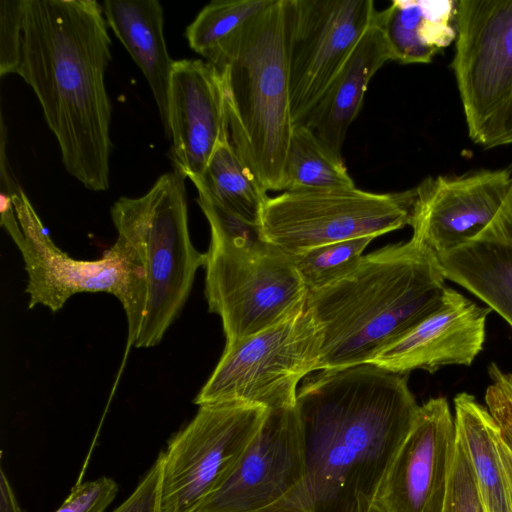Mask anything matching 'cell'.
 Masks as SVG:
<instances>
[{"instance_id": "52a82bcc", "label": "cell", "mask_w": 512, "mask_h": 512, "mask_svg": "<svg viewBox=\"0 0 512 512\" xmlns=\"http://www.w3.org/2000/svg\"><path fill=\"white\" fill-rule=\"evenodd\" d=\"M416 189L374 193L355 187L284 191L262 210V238L289 255L410 225Z\"/></svg>"}, {"instance_id": "30bf717a", "label": "cell", "mask_w": 512, "mask_h": 512, "mask_svg": "<svg viewBox=\"0 0 512 512\" xmlns=\"http://www.w3.org/2000/svg\"><path fill=\"white\" fill-rule=\"evenodd\" d=\"M194 512H314L296 405L268 410L232 472Z\"/></svg>"}, {"instance_id": "7402d4cb", "label": "cell", "mask_w": 512, "mask_h": 512, "mask_svg": "<svg viewBox=\"0 0 512 512\" xmlns=\"http://www.w3.org/2000/svg\"><path fill=\"white\" fill-rule=\"evenodd\" d=\"M454 408L455 429L464 443L487 512H511L495 420L487 407L466 392L454 397Z\"/></svg>"}, {"instance_id": "5bb4252c", "label": "cell", "mask_w": 512, "mask_h": 512, "mask_svg": "<svg viewBox=\"0 0 512 512\" xmlns=\"http://www.w3.org/2000/svg\"><path fill=\"white\" fill-rule=\"evenodd\" d=\"M455 440L447 399L430 398L420 405L373 505L383 512H444Z\"/></svg>"}, {"instance_id": "836d02e7", "label": "cell", "mask_w": 512, "mask_h": 512, "mask_svg": "<svg viewBox=\"0 0 512 512\" xmlns=\"http://www.w3.org/2000/svg\"><path fill=\"white\" fill-rule=\"evenodd\" d=\"M369 512H383L381 511L380 509H378L377 507H375L374 505L371 507V509L369 510Z\"/></svg>"}, {"instance_id": "83f0119b", "label": "cell", "mask_w": 512, "mask_h": 512, "mask_svg": "<svg viewBox=\"0 0 512 512\" xmlns=\"http://www.w3.org/2000/svg\"><path fill=\"white\" fill-rule=\"evenodd\" d=\"M24 0L0 1V75L16 73L21 62Z\"/></svg>"}, {"instance_id": "44dd1931", "label": "cell", "mask_w": 512, "mask_h": 512, "mask_svg": "<svg viewBox=\"0 0 512 512\" xmlns=\"http://www.w3.org/2000/svg\"><path fill=\"white\" fill-rule=\"evenodd\" d=\"M457 0H394L378 12L393 55L403 64H428L456 39Z\"/></svg>"}, {"instance_id": "ba28073f", "label": "cell", "mask_w": 512, "mask_h": 512, "mask_svg": "<svg viewBox=\"0 0 512 512\" xmlns=\"http://www.w3.org/2000/svg\"><path fill=\"white\" fill-rule=\"evenodd\" d=\"M319 348L317 326L304 309L276 326L225 345L194 403H239L268 410L294 406L298 383L317 371Z\"/></svg>"}, {"instance_id": "f546056e", "label": "cell", "mask_w": 512, "mask_h": 512, "mask_svg": "<svg viewBox=\"0 0 512 512\" xmlns=\"http://www.w3.org/2000/svg\"><path fill=\"white\" fill-rule=\"evenodd\" d=\"M162 452L132 494L113 512H161Z\"/></svg>"}, {"instance_id": "603a6c76", "label": "cell", "mask_w": 512, "mask_h": 512, "mask_svg": "<svg viewBox=\"0 0 512 512\" xmlns=\"http://www.w3.org/2000/svg\"><path fill=\"white\" fill-rule=\"evenodd\" d=\"M199 181L213 199L246 223L259 227L267 190L235 151L230 136L215 149Z\"/></svg>"}, {"instance_id": "4316f807", "label": "cell", "mask_w": 512, "mask_h": 512, "mask_svg": "<svg viewBox=\"0 0 512 512\" xmlns=\"http://www.w3.org/2000/svg\"><path fill=\"white\" fill-rule=\"evenodd\" d=\"M444 512H487L473 467L457 431L455 457Z\"/></svg>"}, {"instance_id": "4dcf8cb0", "label": "cell", "mask_w": 512, "mask_h": 512, "mask_svg": "<svg viewBox=\"0 0 512 512\" xmlns=\"http://www.w3.org/2000/svg\"><path fill=\"white\" fill-rule=\"evenodd\" d=\"M476 144L484 148L512 144V96L489 120Z\"/></svg>"}, {"instance_id": "7a4b0ae2", "label": "cell", "mask_w": 512, "mask_h": 512, "mask_svg": "<svg viewBox=\"0 0 512 512\" xmlns=\"http://www.w3.org/2000/svg\"><path fill=\"white\" fill-rule=\"evenodd\" d=\"M112 60L102 6L95 0H24L21 62L67 172L85 188L110 185Z\"/></svg>"}, {"instance_id": "277c9868", "label": "cell", "mask_w": 512, "mask_h": 512, "mask_svg": "<svg viewBox=\"0 0 512 512\" xmlns=\"http://www.w3.org/2000/svg\"><path fill=\"white\" fill-rule=\"evenodd\" d=\"M117 231L112 248L123 270L121 302L129 347L157 345L178 317L206 253L193 245L188 229L185 177L161 175L136 198L120 197L111 207Z\"/></svg>"}, {"instance_id": "d4e9b609", "label": "cell", "mask_w": 512, "mask_h": 512, "mask_svg": "<svg viewBox=\"0 0 512 512\" xmlns=\"http://www.w3.org/2000/svg\"><path fill=\"white\" fill-rule=\"evenodd\" d=\"M271 1H211L186 29L185 36L190 48L207 60L225 40Z\"/></svg>"}, {"instance_id": "7c38bea8", "label": "cell", "mask_w": 512, "mask_h": 512, "mask_svg": "<svg viewBox=\"0 0 512 512\" xmlns=\"http://www.w3.org/2000/svg\"><path fill=\"white\" fill-rule=\"evenodd\" d=\"M377 12L372 0H292L288 58L294 125L321 99Z\"/></svg>"}, {"instance_id": "8fae6325", "label": "cell", "mask_w": 512, "mask_h": 512, "mask_svg": "<svg viewBox=\"0 0 512 512\" xmlns=\"http://www.w3.org/2000/svg\"><path fill=\"white\" fill-rule=\"evenodd\" d=\"M1 226L18 247L28 275V307L42 305L59 311L67 300L82 292L122 295V263L111 247L96 260H77L59 249L12 176H1Z\"/></svg>"}, {"instance_id": "9c48e42d", "label": "cell", "mask_w": 512, "mask_h": 512, "mask_svg": "<svg viewBox=\"0 0 512 512\" xmlns=\"http://www.w3.org/2000/svg\"><path fill=\"white\" fill-rule=\"evenodd\" d=\"M267 415L248 404L199 406L162 451L161 512L196 511L232 472Z\"/></svg>"}, {"instance_id": "6da1fadb", "label": "cell", "mask_w": 512, "mask_h": 512, "mask_svg": "<svg viewBox=\"0 0 512 512\" xmlns=\"http://www.w3.org/2000/svg\"><path fill=\"white\" fill-rule=\"evenodd\" d=\"M419 406L407 374L371 363L305 378L296 408L314 512H369Z\"/></svg>"}, {"instance_id": "d6986e66", "label": "cell", "mask_w": 512, "mask_h": 512, "mask_svg": "<svg viewBox=\"0 0 512 512\" xmlns=\"http://www.w3.org/2000/svg\"><path fill=\"white\" fill-rule=\"evenodd\" d=\"M377 14L303 122L338 155L348 128L362 107L369 82L386 62L393 61Z\"/></svg>"}, {"instance_id": "5b68a950", "label": "cell", "mask_w": 512, "mask_h": 512, "mask_svg": "<svg viewBox=\"0 0 512 512\" xmlns=\"http://www.w3.org/2000/svg\"><path fill=\"white\" fill-rule=\"evenodd\" d=\"M292 0H272L206 60L221 73L230 141L267 190L282 191L294 122L289 87Z\"/></svg>"}, {"instance_id": "2e32d148", "label": "cell", "mask_w": 512, "mask_h": 512, "mask_svg": "<svg viewBox=\"0 0 512 512\" xmlns=\"http://www.w3.org/2000/svg\"><path fill=\"white\" fill-rule=\"evenodd\" d=\"M229 135L220 71L202 59L175 61L169 89V138L175 171L200 178L218 144Z\"/></svg>"}, {"instance_id": "e0dca14e", "label": "cell", "mask_w": 512, "mask_h": 512, "mask_svg": "<svg viewBox=\"0 0 512 512\" xmlns=\"http://www.w3.org/2000/svg\"><path fill=\"white\" fill-rule=\"evenodd\" d=\"M491 311L446 287L440 304L429 315L369 363L407 375L416 369L434 373L444 366H469L483 348Z\"/></svg>"}, {"instance_id": "f1b7e54d", "label": "cell", "mask_w": 512, "mask_h": 512, "mask_svg": "<svg viewBox=\"0 0 512 512\" xmlns=\"http://www.w3.org/2000/svg\"><path fill=\"white\" fill-rule=\"evenodd\" d=\"M117 492L118 484L106 476L78 483L55 512H104Z\"/></svg>"}, {"instance_id": "d6a6232c", "label": "cell", "mask_w": 512, "mask_h": 512, "mask_svg": "<svg viewBox=\"0 0 512 512\" xmlns=\"http://www.w3.org/2000/svg\"><path fill=\"white\" fill-rule=\"evenodd\" d=\"M496 442H497L498 451L500 454L501 462H502L505 477H506L509 499H510V509L512 512V452L502 442V440L499 436V430H498Z\"/></svg>"}, {"instance_id": "1f68e13d", "label": "cell", "mask_w": 512, "mask_h": 512, "mask_svg": "<svg viewBox=\"0 0 512 512\" xmlns=\"http://www.w3.org/2000/svg\"><path fill=\"white\" fill-rule=\"evenodd\" d=\"M0 492V512H24L2 468L0 471Z\"/></svg>"}, {"instance_id": "8992f818", "label": "cell", "mask_w": 512, "mask_h": 512, "mask_svg": "<svg viewBox=\"0 0 512 512\" xmlns=\"http://www.w3.org/2000/svg\"><path fill=\"white\" fill-rule=\"evenodd\" d=\"M205 297L231 345L305 309L308 290L291 255L261 238L211 230Z\"/></svg>"}, {"instance_id": "9a60e30c", "label": "cell", "mask_w": 512, "mask_h": 512, "mask_svg": "<svg viewBox=\"0 0 512 512\" xmlns=\"http://www.w3.org/2000/svg\"><path fill=\"white\" fill-rule=\"evenodd\" d=\"M511 185L509 167L426 178L415 187L412 239L436 257L459 248L491 223Z\"/></svg>"}, {"instance_id": "484cf974", "label": "cell", "mask_w": 512, "mask_h": 512, "mask_svg": "<svg viewBox=\"0 0 512 512\" xmlns=\"http://www.w3.org/2000/svg\"><path fill=\"white\" fill-rule=\"evenodd\" d=\"M374 237H358L314 247L292 255L308 292L322 288L349 272Z\"/></svg>"}, {"instance_id": "ac0fdd59", "label": "cell", "mask_w": 512, "mask_h": 512, "mask_svg": "<svg viewBox=\"0 0 512 512\" xmlns=\"http://www.w3.org/2000/svg\"><path fill=\"white\" fill-rule=\"evenodd\" d=\"M437 259L445 279L470 291L512 328V185L481 233Z\"/></svg>"}, {"instance_id": "cb8c5ba5", "label": "cell", "mask_w": 512, "mask_h": 512, "mask_svg": "<svg viewBox=\"0 0 512 512\" xmlns=\"http://www.w3.org/2000/svg\"><path fill=\"white\" fill-rule=\"evenodd\" d=\"M355 187L342 160L305 124L294 126L284 166L282 191Z\"/></svg>"}, {"instance_id": "3957f363", "label": "cell", "mask_w": 512, "mask_h": 512, "mask_svg": "<svg viewBox=\"0 0 512 512\" xmlns=\"http://www.w3.org/2000/svg\"><path fill=\"white\" fill-rule=\"evenodd\" d=\"M437 257L414 239L363 255L334 282L308 292L319 336L318 370L369 363L441 302Z\"/></svg>"}, {"instance_id": "4fadbf2b", "label": "cell", "mask_w": 512, "mask_h": 512, "mask_svg": "<svg viewBox=\"0 0 512 512\" xmlns=\"http://www.w3.org/2000/svg\"><path fill=\"white\" fill-rule=\"evenodd\" d=\"M451 67L468 135L476 143L512 96V0H457Z\"/></svg>"}, {"instance_id": "ffe728a7", "label": "cell", "mask_w": 512, "mask_h": 512, "mask_svg": "<svg viewBox=\"0 0 512 512\" xmlns=\"http://www.w3.org/2000/svg\"><path fill=\"white\" fill-rule=\"evenodd\" d=\"M108 26L145 76L169 138V89L175 61L163 33V8L157 0H105Z\"/></svg>"}]
</instances>
